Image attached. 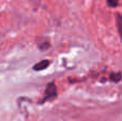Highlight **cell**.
Listing matches in <instances>:
<instances>
[{
	"instance_id": "277c9868",
	"label": "cell",
	"mask_w": 122,
	"mask_h": 121,
	"mask_svg": "<svg viewBox=\"0 0 122 121\" xmlns=\"http://www.w3.org/2000/svg\"><path fill=\"white\" fill-rule=\"evenodd\" d=\"M118 2H119V0H107V4L109 6H112V8H115V6H117Z\"/></svg>"
},
{
	"instance_id": "6da1fadb",
	"label": "cell",
	"mask_w": 122,
	"mask_h": 121,
	"mask_svg": "<svg viewBox=\"0 0 122 121\" xmlns=\"http://www.w3.org/2000/svg\"><path fill=\"white\" fill-rule=\"evenodd\" d=\"M56 98H57V88L54 83H49L45 89L44 98L42 99V101H40V104H43L45 101H51Z\"/></svg>"
},
{
	"instance_id": "3957f363",
	"label": "cell",
	"mask_w": 122,
	"mask_h": 121,
	"mask_svg": "<svg viewBox=\"0 0 122 121\" xmlns=\"http://www.w3.org/2000/svg\"><path fill=\"white\" fill-rule=\"evenodd\" d=\"M116 24H117V29H118V32L122 40V16L120 14L116 15Z\"/></svg>"
},
{
	"instance_id": "7a4b0ae2",
	"label": "cell",
	"mask_w": 122,
	"mask_h": 121,
	"mask_svg": "<svg viewBox=\"0 0 122 121\" xmlns=\"http://www.w3.org/2000/svg\"><path fill=\"white\" fill-rule=\"evenodd\" d=\"M49 60L47 59H44V60H41V61H39L36 64H34L33 66V70L34 71H41V70H45V69L47 68V66H49Z\"/></svg>"
}]
</instances>
